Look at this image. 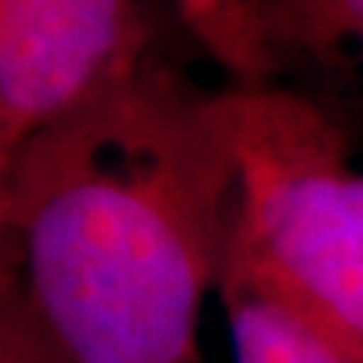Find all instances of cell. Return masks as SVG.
<instances>
[{
    "label": "cell",
    "instance_id": "6da1fadb",
    "mask_svg": "<svg viewBox=\"0 0 363 363\" xmlns=\"http://www.w3.org/2000/svg\"><path fill=\"white\" fill-rule=\"evenodd\" d=\"M234 194L218 94L145 62L16 154V296L60 363H202Z\"/></svg>",
    "mask_w": 363,
    "mask_h": 363
},
{
    "label": "cell",
    "instance_id": "5b68a950",
    "mask_svg": "<svg viewBox=\"0 0 363 363\" xmlns=\"http://www.w3.org/2000/svg\"><path fill=\"white\" fill-rule=\"evenodd\" d=\"M259 30L277 73L363 78V0H259Z\"/></svg>",
    "mask_w": 363,
    "mask_h": 363
},
{
    "label": "cell",
    "instance_id": "277c9868",
    "mask_svg": "<svg viewBox=\"0 0 363 363\" xmlns=\"http://www.w3.org/2000/svg\"><path fill=\"white\" fill-rule=\"evenodd\" d=\"M216 291L226 312L234 363H355L223 253Z\"/></svg>",
    "mask_w": 363,
    "mask_h": 363
},
{
    "label": "cell",
    "instance_id": "8992f818",
    "mask_svg": "<svg viewBox=\"0 0 363 363\" xmlns=\"http://www.w3.org/2000/svg\"><path fill=\"white\" fill-rule=\"evenodd\" d=\"M191 38L237 78V86H267L274 70L259 30V0H172Z\"/></svg>",
    "mask_w": 363,
    "mask_h": 363
},
{
    "label": "cell",
    "instance_id": "52a82bcc",
    "mask_svg": "<svg viewBox=\"0 0 363 363\" xmlns=\"http://www.w3.org/2000/svg\"><path fill=\"white\" fill-rule=\"evenodd\" d=\"M16 156L9 154L6 148H0V234H3V218H6V196H9V181H11V169Z\"/></svg>",
    "mask_w": 363,
    "mask_h": 363
},
{
    "label": "cell",
    "instance_id": "7a4b0ae2",
    "mask_svg": "<svg viewBox=\"0 0 363 363\" xmlns=\"http://www.w3.org/2000/svg\"><path fill=\"white\" fill-rule=\"evenodd\" d=\"M234 156L223 256L363 363V172L318 103L296 91H220Z\"/></svg>",
    "mask_w": 363,
    "mask_h": 363
},
{
    "label": "cell",
    "instance_id": "3957f363",
    "mask_svg": "<svg viewBox=\"0 0 363 363\" xmlns=\"http://www.w3.org/2000/svg\"><path fill=\"white\" fill-rule=\"evenodd\" d=\"M145 62L140 0H0V148L16 156Z\"/></svg>",
    "mask_w": 363,
    "mask_h": 363
}]
</instances>
